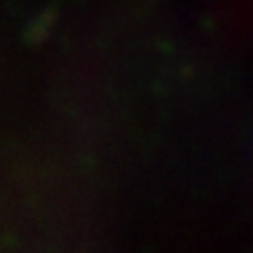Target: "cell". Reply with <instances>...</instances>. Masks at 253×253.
I'll list each match as a JSON object with an SVG mask.
<instances>
[{"mask_svg":"<svg viewBox=\"0 0 253 253\" xmlns=\"http://www.w3.org/2000/svg\"><path fill=\"white\" fill-rule=\"evenodd\" d=\"M49 24H52V14H49V12L33 19V21L28 24V31H26L28 42H38V40H42L45 33H47V28H49Z\"/></svg>","mask_w":253,"mask_h":253,"instance_id":"cell-1","label":"cell"}]
</instances>
